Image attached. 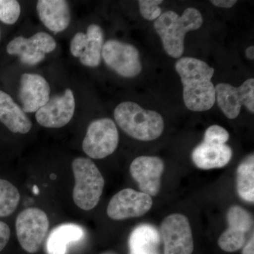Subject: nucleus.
Wrapping results in <instances>:
<instances>
[{"mask_svg":"<svg viewBox=\"0 0 254 254\" xmlns=\"http://www.w3.org/2000/svg\"><path fill=\"white\" fill-rule=\"evenodd\" d=\"M183 85V98L189 110L203 112L211 109L215 103V88L211 79L215 69L204 61L183 58L175 64Z\"/></svg>","mask_w":254,"mask_h":254,"instance_id":"obj_1","label":"nucleus"},{"mask_svg":"<svg viewBox=\"0 0 254 254\" xmlns=\"http://www.w3.org/2000/svg\"><path fill=\"white\" fill-rule=\"evenodd\" d=\"M203 16L198 9L190 7L181 16L173 11L161 14L154 23V28L163 42L164 49L172 58L178 59L185 51V36L189 31L201 27Z\"/></svg>","mask_w":254,"mask_h":254,"instance_id":"obj_2","label":"nucleus"},{"mask_svg":"<svg viewBox=\"0 0 254 254\" xmlns=\"http://www.w3.org/2000/svg\"><path fill=\"white\" fill-rule=\"evenodd\" d=\"M118 126L128 136L143 141L156 139L163 133V117L153 110L143 109L133 102L120 103L114 111Z\"/></svg>","mask_w":254,"mask_h":254,"instance_id":"obj_3","label":"nucleus"},{"mask_svg":"<svg viewBox=\"0 0 254 254\" xmlns=\"http://www.w3.org/2000/svg\"><path fill=\"white\" fill-rule=\"evenodd\" d=\"M75 185L73 199L81 210L89 211L99 203L105 180L97 165L89 158H76L71 164Z\"/></svg>","mask_w":254,"mask_h":254,"instance_id":"obj_4","label":"nucleus"},{"mask_svg":"<svg viewBox=\"0 0 254 254\" xmlns=\"http://www.w3.org/2000/svg\"><path fill=\"white\" fill-rule=\"evenodd\" d=\"M48 215L41 209L28 208L21 211L15 222L16 237L23 250L35 254L41 249L49 230Z\"/></svg>","mask_w":254,"mask_h":254,"instance_id":"obj_5","label":"nucleus"},{"mask_svg":"<svg viewBox=\"0 0 254 254\" xmlns=\"http://www.w3.org/2000/svg\"><path fill=\"white\" fill-rule=\"evenodd\" d=\"M119 138L118 128L113 120L110 118L98 119L88 126L82 148L90 158H105L116 150Z\"/></svg>","mask_w":254,"mask_h":254,"instance_id":"obj_6","label":"nucleus"},{"mask_svg":"<svg viewBox=\"0 0 254 254\" xmlns=\"http://www.w3.org/2000/svg\"><path fill=\"white\" fill-rule=\"evenodd\" d=\"M102 58L108 67L123 77H135L141 72L139 53L129 43L109 40L103 45Z\"/></svg>","mask_w":254,"mask_h":254,"instance_id":"obj_7","label":"nucleus"},{"mask_svg":"<svg viewBox=\"0 0 254 254\" xmlns=\"http://www.w3.org/2000/svg\"><path fill=\"white\" fill-rule=\"evenodd\" d=\"M160 237L163 241L164 254L193 253L194 245L190 222L182 214H172L164 219Z\"/></svg>","mask_w":254,"mask_h":254,"instance_id":"obj_8","label":"nucleus"},{"mask_svg":"<svg viewBox=\"0 0 254 254\" xmlns=\"http://www.w3.org/2000/svg\"><path fill=\"white\" fill-rule=\"evenodd\" d=\"M215 88V101L225 116L230 120L240 115L242 105L254 113V79L250 78L236 88L228 83H218Z\"/></svg>","mask_w":254,"mask_h":254,"instance_id":"obj_9","label":"nucleus"},{"mask_svg":"<svg viewBox=\"0 0 254 254\" xmlns=\"http://www.w3.org/2000/svg\"><path fill=\"white\" fill-rule=\"evenodd\" d=\"M56 47L54 38L41 31L28 38L16 37L6 46V52L10 55H17L24 64L33 66L41 63L47 53L54 51Z\"/></svg>","mask_w":254,"mask_h":254,"instance_id":"obj_10","label":"nucleus"},{"mask_svg":"<svg viewBox=\"0 0 254 254\" xmlns=\"http://www.w3.org/2000/svg\"><path fill=\"white\" fill-rule=\"evenodd\" d=\"M153 205L151 196L132 189L120 190L111 198L107 214L112 220L138 218L148 213Z\"/></svg>","mask_w":254,"mask_h":254,"instance_id":"obj_11","label":"nucleus"},{"mask_svg":"<svg viewBox=\"0 0 254 254\" xmlns=\"http://www.w3.org/2000/svg\"><path fill=\"white\" fill-rule=\"evenodd\" d=\"M76 108L74 95L70 88L63 94L55 95L48 100L36 113L38 123L50 128H62L66 126L73 118Z\"/></svg>","mask_w":254,"mask_h":254,"instance_id":"obj_12","label":"nucleus"},{"mask_svg":"<svg viewBox=\"0 0 254 254\" xmlns=\"http://www.w3.org/2000/svg\"><path fill=\"white\" fill-rule=\"evenodd\" d=\"M104 45V33L97 24H91L86 33L78 32L73 37L70 51L75 58H79L82 64L97 67L101 63L102 50Z\"/></svg>","mask_w":254,"mask_h":254,"instance_id":"obj_13","label":"nucleus"},{"mask_svg":"<svg viewBox=\"0 0 254 254\" xmlns=\"http://www.w3.org/2000/svg\"><path fill=\"white\" fill-rule=\"evenodd\" d=\"M165 165L155 156H140L130 165V173L138 183L140 190L150 196L158 195L161 187V176Z\"/></svg>","mask_w":254,"mask_h":254,"instance_id":"obj_14","label":"nucleus"},{"mask_svg":"<svg viewBox=\"0 0 254 254\" xmlns=\"http://www.w3.org/2000/svg\"><path fill=\"white\" fill-rule=\"evenodd\" d=\"M18 98L25 113H36L50 98V87L46 78L36 73H23Z\"/></svg>","mask_w":254,"mask_h":254,"instance_id":"obj_15","label":"nucleus"},{"mask_svg":"<svg viewBox=\"0 0 254 254\" xmlns=\"http://www.w3.org/2000/svg\"><path fill=\"white\" fill-rule=\"evenodd\" d=\"M36 9L41 22L53 33L63 32L69 25V6L65 0H39Z\"/></svg>","mask_w":254,"mask_h":254,"instance_id":"obj_16","label":"nucleus"},{"mask_svg":"<svg viewBox=\"0 0 254 254\" xmlns=\"http://www.w3.org/2000/svg\"><path fill=\"white\" fill-rule=\"evenodd\" d=\"M233 152L226 144L202 142L195 147L191 158L197 168L201 170L221 168L230 163Z\"/></svg>","mask_w":254,"mask_h":254,"instance_id":"obj_17","label":"nucleus"},{"mask_svg":"<svg viewBox=\"0 0 254 254\" xmlns=\"http://www.w3.org/2000/svg\"><path fill=\"white\" fill-rule=\"evenodd\" d=\"M0 123L10 131L25 134L31 131L32 123L22 108L8 93L0 90Z\"/></svg>","mask_w":254,"mask_h":254,"instance_id":"obj_18","label":"nucleus"},{"mask_svg":"<svg viewBox=\"0 0 254 254\" xmlns=\"http://www.w3.org/2000/svg\"><path fill=\"white\" fill-rule=\"evenodd\" d=\"M83 227L73 223H65L55 227L47 239L48 254H66L68 245L83 240Z\"/></svg>","mask_w":254,"mask_h":254,"instance_id":"obj_19","label":"nucleus"},{"mask_svg":"<svg viewBox=\"0 0 254 254\" xmlns=\"http://www.w3.org/2000/svg\"><path fill=\"white\" fill-rule=\"evenodd\" d=\"M160 233L153 225H140L130 235L129 254H160Z\"/></svg>","mask_w":254,"mask_h":254,"instance_id":"obj_20","label":"nucleus"},{"mask_svg":"<svg viewBox=\"0 0 254 254\" xmlns=\"http://www.w3.org/2000/svg\"><path fill=\"white\" fill-rule=\"evenodd\" d=\"M237 190L242 199L254 201V157L250 155L240 164L237 171Z\"/></svg>","mask_w":254,"mask_h":254,"instance_id":"obj_21","label":"nucleus"},{"mask_svg":"<svg viewBox=\"0 0 254 254\" xmlns=\"http://www.w3.org/2000/svg\"><path fill=\"white\" fill-rule=\"evenodd\" d=\"M20 198L18 189L8 180L0 178V218H6L14 213Z\"/></svg>","mask_w":254,"mask_h":254,"instance_id":"obj_22","label":"nucleus"},{"mask_svg":"<svg viewBox=\"0 0 254 254\" xmlns=\"http://www.w3.org/2000/svg\"><path fill=\"white\" fill-rule=\"evenodd\" d=\"M227 220L229 227L247 234L253 226L252 215L245 208L239 205L230 207L227 211Z\"/></svg>","mask_w":254,"mask_h":254,"instance_id":"obj_23","label":"nucleus"},{"mask_svg":"<svg viewBox=\"0 0 254 254\" xmlns=\"http://www.w3.org/2000/svg\"><path fill=\"white\" fill-rule=\"evenodd\" d=\"M245 240V233L228 227L219 238L218 245L225 252H235L244 247Z\"/></svg>","mask_w":254,"mask_h":254,"instance_id":"obj_24","label":"nucleus"},{"mask_svg":"<svg viewBox=\"0 0 254 254\" xmlns=\"http://www.w3.org/2000/svg\"><path fill=\"white\" fill-rule=\"evenodd\" d=\"M21 14V6L16 0H0V21L5 24H14Z\"/></svg>","mask_w":254,"mask_h":254,"instance_id":"obj_25","label":"nucleus"},{"mask_svg":"<svg viewBox=\"0 0 254 254\" xmlns=\"http://www.w3.org/2000/svg\"><path fill=\"white\" fill-rule=\"evenodd\" d=\"M163 2V0H140L138 5L141 16L148 21L156 20L161 15L158 5Z\"/></svg>","mask_w":254,"mask_h":254,"instance_id":"obj_26","label":"nucleus"},{"mask_svg":"<svg viewBox=\"0 0 254 254\" xmlns=\"http://www.w3.org/2000/svg\"><path fill=\"white\" fill-rule=\"evenodd\" d=\"M229 138L230 134L225 128L218 125H213L205 131L203 142L214 144H225Z\"/></svg>","mask_w":254,"mask_h":254,"instance_id":"obj_27","label":"nucleus"},{"mask_svg":"<svg viewBox=\"0 0 254 254\" xmlns=\"http://www.w3.org/2000/svg\"><path fill=\"white\" fill-rule=\"evenodd\" d=\"M11 237V230L6 222L0 220V252H1L6 246Z\"/></svg>","mask_w":254,"mask_h":254,"instance_id":"obj_28","label":"nucleus"},{"mask_svg":"<svg viewBox=\"0 0 254 254\" xmlns=\"http://www.w3.org/2000/svg\"><path fill=\"white\" fill-rule=\"evenodd\" d=\"M210 2L218 7L229 9V8L235 6L237 1L236 0H213V1H210Z\"/></svg>","mask_w":254,"mask_h":254,"instance_id":"obj_29","label":"nucleus"},{"mask_svg":"<svg viewBox=\"0 0 254 254\" xmlns=\"http://www.w3.org/2000/svg\"><path fill=\"white\" fill-rule=\"evenodd\" d=\"M242 254H254V237H252L250 242L244 247Z\"/></svg>","mask_w":254,"mask_h":254,"instance_id":"obj_30","label":"nucleus"},{"mask_svg":"<svg viewBox=\"0 0 254 254\" xmlns=\"http://www.w3.org/2000/svg\"><path fill=\"white\" fill-rule=\"evenodd\" d=\"M245 55L249 60H254V47L253 46L249 47L246 50Z\"/></svg>","mask_w":254,"mask_h":254,"instance_id":"obj_31","label":"nucleus"},{"mask_svg":"<svg viewBox=\"0 0 254 254\" xmlns=\"http://www.w3.org/2000/svg\"><path fill=\"white\" fill-rule=\"evenodd\" d=\"M101 254H116L113 253V252H105V253H103Z\"/></svg>","mask_w":254,"mask_h":254,"instance_id":"obj_32","label":"nucleus"}]
</instances>
